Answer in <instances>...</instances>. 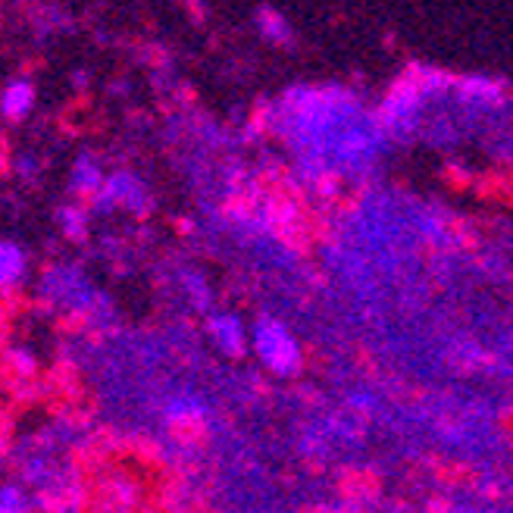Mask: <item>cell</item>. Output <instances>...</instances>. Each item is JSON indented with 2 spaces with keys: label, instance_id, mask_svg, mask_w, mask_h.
<instances>
[{
  "label": "cell",
  "instance_id": "2",
  "mask_svg": "<svg viewBox=\"0 0 513 513\" xmlns=\"http://www.w3.org/2000/svg\"><path fill=\"white\" fill-rule=\"evenodd\" d=\"M210 332L216 335V345L223 351H229V354L241 351V326H238V320H232V316H216L210 323Z\"/></svg>",
  "mask_w": 513,
  "mask_h": 513
},
{
  "label": "cell",
  "instance_id": "1",
  "mask_svg": "<svg viewBox=\"0 0 513 513\" xmlns=\"http://www.w3.org/2000/svg\"><path fill=\"white\" fill-rule=\"evenodd\" d=\"M254 345H257V354L260 360L270 366L273 373H295L298 370V345L291 341V335L279 326V323H260L257 326V335H254Z\"/></svg>",
  "mask_w": 513,
  "mask_h": 513
},
{
  "label": "cell",
  "instance_id": "4",
  "mask_svg": "<svg viewBox=\"0 0 513 513\" xmlns=\"http://www.w3.org/2000/svg\"><path fill=\"white\" fill-rule=\"evenodd\" d=\"M22 276V254L16 244H4V282H16Z\"/></svg>",
  "mask_w": 513,
  "mask_h": 513
},
{
  "label": "cell",
  "instance_id": "3",
  "mask_svg": "<svg viewBox=\"0 0 513 513\" xmlns=\"http://www.w3.org/2000/svg\"><path fill=\"white\" fill-rule=\"evenodd\" d=\"M29 104H32V88L26 82H16L7 88V94H4V113L7 116H13V119L22 116L29 110Z\"/></svg>",
  "mask_w": 513,
  "mask_h": 513
},
{
  "label": "cell",
  "instance_id": "5",
  "mask_svg": "<svg viewBox=\"0 0 513 513\" xmlns=\"http://www.w3.org/2000/svg\"><path fill=\"white\" fill-rule=\"evenodd\" d=\"M4 513H22V495L19 488H4Z\"/></svg>",
  "mask_w": 513,
  "mask_h": 513
}]
</instances>
